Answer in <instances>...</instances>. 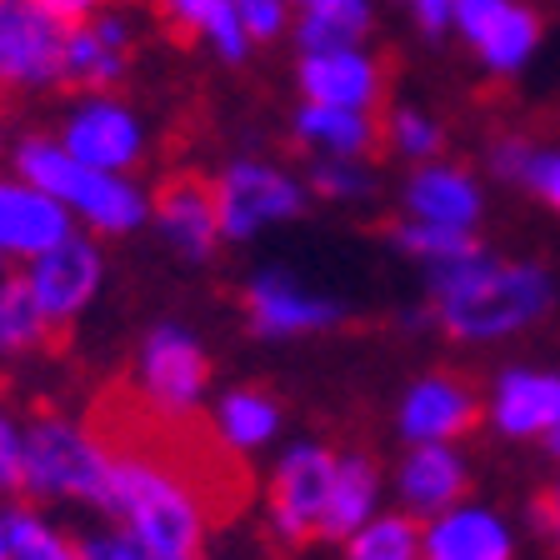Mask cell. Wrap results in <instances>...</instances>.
<instances>
[{
  "instance_id": "cell-23",
  "label": "cell",
  "mask_w": 560,
  "mask_h": 560,
  "mask_svg": "<svg viewBox=\"0 0 560 560\" xmlns=\"http://www.w3.org/2000/svg\"><path fill=\"white\" fill-rule=\"evenodd\" d=\"M295 136L311 151L330 155V161H361L381 145V126L371 120V110H350V105H305L295 116Z\"/></svg>"
},
{
  "instance_id": "cell-15",
  "label": "cell",
  "mask_w": 560,
  "mask_h": 560,
  "mask_svg": "<svg viewBox=\"0 0 560 560\" xmlns=\"http://www.w3.org/2000/svg\"><path fill=\"white\" fill-rule=\"evenodd\" d=\"M70 235V210L31 180H0V256L35 260Z\"/></svg>"
},
{
  "instance_id": "cell-38",
  "label": "cell",
  "mask_w": 560,
  "mask_h": 560,
  "mask_svg": "<svg viewBox=\"0 0 560 560\" xmlns=\"http://www.w3.org/2000/svg\"><path fill=\"white\" fill-rule=\"evenodd\" d=\"M416 15L425 31H441V25L455 15V0H416Z\"/></svg>"
},
{
  "instance_id": "cell-42",
  "label": "cell",
  "mask_w": 560,
  "mask_h": 560,
  "mask_svg": "<svg viewBox=\"0 0 560 560\" xmlns=\"http://www.w3.org/2000/svg\"><path fill=\"white\" fill-rule=\"evenodd\" d=\"M301 5H311V0H301Z\"/></svg>"
},
{
  "instance_id": "cell-41",
  "label": "cell",
  "mask_w": 560,
  "mask_h": 560,
  "mask_svg": "<svg viewBox=\"0 0 560 560\" xmlns=\"http://www.w3.org/2000/svg\"><path fill=\"white\" fill-rule=\"evenodd\" d=\"M0 560H5V511H0Z\"/></svg>"
},
{
  "instance_id": "cell-24",
  "label": "cell",
  "mask_w": 560,
  "mask_h": 560,
  "mask_svg": "<svg viewBox=\"0 0 560 560\" xmlns=\"http://www.w3.org/2000/svg\"><path fill=\"white\" fill-rule=\"evenodd\" d=\"M50 336H56V320L46 315V305L35 301L25 270L0 280V361L35 355V350L50 346Z\"/></svg>"
},
{
  "instance_id": "cell-32",
  "label": "cell",
  "mask_w": 560,
  "mask_h": 560,
  "mask_svg": "<svg viewBox=\"0 0 560 560\" xmlns=\"http://www.w3.org/2000/svg\"><path fill=\"white\" fill-rule=\"evenodd\" d=\"M315 190L330 200H355L371 190V175H365L355 161H330L326 155V161L315 165Z\"/></svg>"
},
{
  "instance_id": "cell-7",
  "label": "cell",
  "mask_w": 560,
  "mask_h": 560,
  "mask_svg": "<svg viewBox=\"0 0 560 560\" xmlns=\"http://www.w3.org/2000/svg\"><path fill=\"white\" fill-rule=\"evenodd\" d=\"M221 196V231L225 241H250L276 221H295L305 210V190L285 171H270L260 161H235L215 180Z\"/></svg>"
},
{
  "instance_id": "cell-12",
  "label": "cell",
  "mask_w": 560,
  "mask_h": 560,
  "mask_svg": "<svg viewBox=\"0 0 560 560\" xmlns=\"http://www.w3.org/2000/svg\"><path fill=\"white\" fill-rule=\"evenodd\" d=\"M155 221H161L165 241L186 260H210L225 235L215 180H206V175H196V171H175L171 180H161V190H155Z\"/></svg>"
},
{
  "instance_id": "cell-34",
  "label": "cell",
  "mask_w": 560,
  "mask_h": 560,
  "mask_svg": "<svg viewBox=\"0 0 560 560\" xmlns=\"http://www.w3.org/2000/svg\"><path fill=\"white\" fill-rule=\"evenodd\" d=\"M21 455H25V425L0 406V495L21 490Z\"/></svg>"
},
{
  "instance_id": "cell-5",
  "label": "cell",
  "mask_w": 560,
  "mask_h": 560,
  "mask_svg": "<svg viewBox=\"0 0 560 560\" xmlns=\"http://www.w3.org/2000/svg\"><path fill=\"white\" fill-rule=\"evenodd\" d=\"M336 480V451L320 441H295L280 451L266 486V525L280 546H305L320 536V515Z\"/></svg>"
},
{
  "instance_id": "cell-30",
  "label": "cell",
  "mask_w": 560,
  "mask_h": 560,
  "mask_svg": "<svg viewBox=\"0 0 560 560\" xmlns=\"http://www.w3.org/2000/svg\"><path fill=\"white\" fill-rule=\"evenodd\" d=\"M385 140H390V151H400L406 161H435V155H441V126H435L431 116H420V110H390Z\"/></svg>"
},
{
  "instance_id": "cell-27",
  "label": "cell",
  "mask_w": 560,
  "mask_h": 560,
  "mask_svg": "<svg viewBox=\"0 0 560 560\" xmlns=\"http://www.w3.org/2000/svg\"><path fill=\"white\" fill-rule=\"evenodd\" d=\"M5 560H81V540H70L35 505L5 511Z\"/></svg>"
},
{
  "instance_id": "cell-22",
  "label": "cell",
  "mask_w": 560,
  "mask_h": 560,
  "mask_svg": "<svg viewBox=\"0 0 560 560\" xmlns=\"http://www.w3.org/2000/svg\"><path fill=\"white\" fill-rule=\"evenodd\" d=\"M210 435L231 455H256L280 435V400L260 385H235L210 406Z\"/></svg>"
},
{
  "instance_id": "cell-37",
  "label": "cell",
  "mask_w": 560,
  "mask_h": 560,
  "mask_svg": "<svg viewBox=\"0 0 560 560\" xmlns=\"http://www.w3.org/2000/svg\"><path fill=\"white\" fill-rule=\"evenodd\" d=\"M530 521H536V530L550 540V546L560 550V476L550 480V490H546V501L530 511Z\"/></svg>"
},
{
  "instance_id": "cell-28",
  "label": "cell",
  "mask_w": 560,
  "mask_h": 560,
  "mask_svg": "<svg viewBox=\"0 0 560 560\" xmlns=\"http://www.w3.org/2000/svg\"><path fill=\"white\" fill-rule=\"evenodd\" d=\"M371 25V5L365 0H311L301 21V46L305 50H350Z\"/></svg>"
},
{
  "instance_id": "cell-10",
  "label": "cell",
  "mask_w": 560,
  "mask_h": 560,
  "mask_svg": "<svg viewBox=\"0 0 560 560\" xmlns=\"http://www.w3.org/2000/svg\"><path fill=\"white\" fill-rule=\"evenodd\" d=\"M480 400L460 375L435 371L420 375L400 390L396 406V431L406 445H435V441H460V435L476 425Z\"/></svg>"
},
{
  "instance_id": "cell-26",
  "label": "cell",
  "mask_w": 560,
  "mask_h": 560,
  "mask_svg": "<svg viewBox=\"0 0 560 560\" xmlns=\"http://www.w3.org/2000/svg\"><path fill=\"white\" fill-rule=\"evenodd\" d=\"M346 560H425V521L410 511H381L340 540Z\"/></svg>"
},
{
  "instance_id": "cell-35",
  "label": "cell",
  "mask_w": 560,
  "mask_h": 560,
  "mask_svg": "<svg viewBox=\"0 0 560 560\" xmlns=\"http://www.w3.org/2000/svg\"><path fill=\"white\" fill-rule=\"evenodd\" d=\"M530 151L536 145H525L521 136H505L490 145V171L501 175V180H511V186H521V175H525V161H530Z\"/></svg>"
},
{
  "instance_id": "cell-20",
  "label": "cell",
  "mask_w": 560,
  "mask_h": 560,
  "mask_svg": "<svg viewBox=\"0 0 560 560\" xmlns=\"http://www.w3.org/2000/svg\"><path fill=\"white\" fill-rule=\"evenodd\" d=\"M406 210H410V221L476 231L480 186L466 171H455V165H420V171L406 180Z\"/></svg>"
},
{
  "instance_id": "cell-25",
  "label": "cell",
  "mask_w": 560,
  "mask_h": 560,
  "mask_svg": "<svg viewBox=\"0 0 560 560\" xmlns=\"http://www.w3.org/2000/svg\"><path fill=\"white\" fill-rule=\"evenodd\" d=\"M155 21H161L180 46H190V40L206 31L231 60L245 50V25L231 0H161V5H155Z\"/></svg>"
},
{
  "instance_id": "cell-40",
  "label": "cell",
  "mask_w": 560,
  "mask_h": 560,
  "mask_svg": "<svg viewBox=\"0 0 560 560\" xmlns=\"http://www.w3.org/2000/svg\"><path fill=\"white\" fill-rule=\"evenodd\" d=\"M540 445H546V451L560 460V420H556V425H550V431H546V441H540Z\"/></svg>"
},
{
  "instance_id": "cell-8",
  "label": "cell",
  "mask_w": 560,
  "mask_h": 560,
  "mask_svg": "<svg viewBox=\"0 0 560 560\" xmlns=\"http://www.w3.org/2000/svg\"><path fill=\"white\" fill-rule=\"evenodd\" d=\"M245 315H250L256 336L291 340V336H315V330H336L346 320V305L336 295L305 291L301 280L285 276V270H260L245 285Z\"/></svg>"
},
{
  "instance_id": "cell-36",
  "label": "cell",
  "mask_w": 560,
  "mask_h": 560,
  "mask_svg": "<svg viewBox=\"0 0 560 560\" xmlns=\"http://www.w3.org/2000/svg\"><path fill=\"white\" fill-rule=\"evenodd\" d=\"M241 25H245V35H256V40L276 35L280 31V0H241Z\"/></svg>"
},
{
  "instance_id": "cell-4",
  "label": "cell",
  "mask_w": 560,
  "mask_h": 560,
  "mask_svg": "<svg viewBox=\"0 0 560 560\" xmlns=\"http://www.w3.org/2000/svg\"><path fill=\"white\" fill-rule=\"evenodd\" d=\"M136 400L151 416L165 420H200V406L210 396V355L180 320H161L140 340L136 355Z\"/></svg>"
},
{
  "instance_id": "cell-17",
  "label": "cell",
  "mask_w": 560,
  "mask_h": 560,
  "mask_svg": "<svg viewBox=\"0 0 560 560\" xmlns=\"http://www.w3.org/2000/svg\"><path fill=\"white\" fill-rule=\"evenodd\" d=\"M70 155L81 165H95V171H110L120 175L126 165L140 161V126L130 120V110H120V105H85V110H75L66 126V140H60Z\"/></svg>"
},
{
  "instance_id": "cell-2",
  "label": "cell",
  "mask_w": 560,
  "mask_h": 560,
  "mask_svg": "<svg viewBox=\"0 0 560 560\" xmlns=\"http://www.w3.org/2000/svg\"><path fill=\"white\" fill-rule=\"evenodd\" d=\"M105 486H110V451L91 431V420L70 416H35L25 425L21 455V495L35 501H85L101 511Z\"/></svg>"
},
{
  "instance_id": "cell-13",
  "label": "cell",
  "mask_w": 560,
  "mask_h": 560,
  "mask_svg": "<svg viewBox=\"0 0 560 560\" xmlns=\"http://www.w3.org/2000/svg\"><path fill=\"white\" fill-rule=\"evenodd\" d=\"M490 70H521L540 46V15L515 0H455L451 15Z\"/></svg>"
},
{
  "instance_id": "cell-16",
  "label": "cell",
  "mask_w": 560,
  "mask_h": 560,
  "mask_svg": "<svg viewBox=\"0 0 560 560\" xmlns=\"http://www.w3.org/2000/svg\"><path fill=\"white\" fill-rule=\"evenodd\" d=\"M425 560H515V530L501 511L460 501L425 521Z\"/></svg>"
},
{
  "instance_id": "cell-19",
  "label": "cell",
  "mask_w": 560,
  "mask_h": 560,
  "mask_svg": "<svg viewBox=\"0 0 560 560\" xmlns=\"http://www.w3.org/2000/svg\"><path fill=\"white\" fill-rule=\"evenodd\" d=\"M120 66H126V31H120V21L91 11L85 21L70 25L60 85H70V91H105V85L120 81Z\"/></svg>"
},
{
  "instance_id": "cell-33",
  "label": "cell",
  "mask_w": 560,
  "mask_h": 560,
  "mask_svg": "<svg viewBox=\"0 0 560 560\" xmlns=\"http://www.w3.org/2000/svg\"><path fill=\"white\" fill-rule=\"evenodd\" d=\"M521 186L530 190V196H536L546 210H556V215H560V151H530Z\"/></svg>"
},
{
  "instance_id": "cell-31",
  "label": "cell",
  "mask_w": 560,
  "mask_h": 560,
  "mask_svg": "<svg viewBox=\"0 0 560 560\" xmlns=\"http://www.w3.org/2000/svg\"><path fill=\"white\" fill-rule=\"evenodd\" d=\"M81 560H180V556H165V550L145 546V540L126 536V530H95V536L81 540Z\"/></svg>"
},
{
  "instance_id": "cell-39",
  "label": "cell",
  "mask_w": 560,
  "mask_h": 560,
  "mask_svg": "<svg viewBox=\"0 0 560 560\" xmlns=\"http://www.w3.org/2000/svg\"><path fill=\"white\" fill-rule=\"evenodd\" d=\"M35 5H46V11H50V15H60L66 25L85 21V15L95 11V0H35Z\"/></svg>"
},
{
  "instance_id": "cell-21",
  "label": "cell",
  "mask_w": 560,
  "mask_h": 560,
  "mask_svg": "<svg viewBox=\"0 0 560 560\" xmlns=\"http://www.w3.org/2000/svg\"><path fill=\"white\" fill-rule=\"evenodd\" d=\"M381 490H385V476L365 451L336 455V480H330V501H326V515H320V536L326 540L355 536L371 515H381Z\"/></svg>"
},
{
  "instance_id": "cell-14",
  "label": "cell",
  "mask_w": 560,
  "mask_h": 560,
  "mask_svg": "<svg viewBox=\"0 0 560 560\" xmlns=\"http://www.w3.org/2000/svg\"><path fill=\"white\" fill-rule=\"evenodd\" d=\"M396 490H400V511H410L416 521H431V515L466 501V490H470L466 455L455 451V441L410 445L396 470Z\"/></svg>"
},
{
  "instance_id": "cell-6",
  "label": "cell",
  "mask_w": 560,
  "mask_h": 560,
  "mask_svg": "<svg viewBox=\"0 0 560 560\" xmlns=\"http://www.w3.org/2000/svg\"><path fill=\"white\" fill-rule=\"evenodd\" d=\"M70 25L35 0H0V85L31 91L56 85L66 70Z\"/></svg>"
},
{
  "instance_id": "cell-3",
  "label": "cell",
  "mask_w": 560,
  "mask_h": 560,
  "mask_svg": "<svg viewBox=\"0 0 560 560\" xmlns=\"http://www.w3.org/2000/svg\"><path fill=\"white\" fill-rule=\"evenodd\" d=\"M15 171H21V180L56 196L70 215H81L101 235H130L145 221V210H151L130 180H120L110 171H95V165H81L56 140H25L15 151Z\"/></svg>"
},
{
  "instance_id": "cell-9",
  "label": "cell",
  "mask_w": 560,
  "mask_h": 560,
  "mask_svg": "<svg viewBox=\"0 0 560 560\" xmlns=\"http://www.w3.org/2000/svg\"><path fill=\"white\" fill-rule=\"evenodd\" d=\"M101 250H95L91 235L70 231L60 245H50L46 256L25 260V280H31L35 301L46 305V315L56 320V330H66L85 305L101 291Z\"/></svg>"
},
{
  "instance_id": "cell-29",
  "label": "cell",
  "mask_w": 560,
  "mask_h": 560,
  "mask_svg": "<svg viewBox=\"0 0 560 560\" xmlns=\"http://www.w3.org/2000/svg\"><path fill=\"white\" fill-rule=\"evenodd\" d=\"M390 241H396L406 256H416L425 270L441 266V260H455V256H470V250H480L476 231H455V225H431V221L396 225V231H390Z\"/></svg>"
},
{
  "instance_id": "cell-18",
  "label": "cell",
  "mask_w": 560,
  "mask_h": 560,
  "mask_svg": "<svg viewBox=\"0 0 560 560\" xmlns=\"http://www.w3.org/2000/svg\"><path fill=\"white\" fill-rule=\"evenodd\" d=\"M301 85L315 105H350L371 110L381 101V66L361 50H305Z\"/></svg>"
},
{
  "instance_id": "cell-11",
  "label": "cell",
  "mask_w": 560,
  "mask_h": 560,
  "mask_svg": "<svg viewBox=\"0 0 560 560\" xmlns=\"http://www.w3.org/2000/svg\"><path fill=\"white\" fill-rule=\"evenodd\" d=\"M486 416L505 441H546V431L560 420V371L505 365L490 385Z\"/></svg>"
},
{
  "instance_id": "cell-1",
  "label": "cell",
  "mask_w": 560,
  "mask_h": 560,
  "mask_svg": "<svg viewBox=\"0 0 560 560\" xmlns=\"http://www.w3.org/2000/svg\"><path fill=\"white\" fill-rule=\"evenodd\" d=\"M431 280L435 326L460 346H495L540 326L556 305V276L536 260H495L486 250L441 260L425 270Z\"/></svg>"
}]
</instances>
